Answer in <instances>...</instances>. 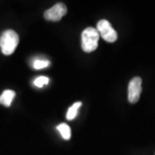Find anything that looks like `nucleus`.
Here are the masks:
<instances>
[{
	"mask_svg": "<svg viewBox=\"0 0 155 155\" xmlns=\"http://www.w3.org/2000/svg\"><path fill=\"white\" fill-rule=\"evenodd\" d=\"M19 43V36L12 29L4 31L0 36V48L5 55H11L17 48Z\"/></svg>",
	"mask_w": 155,
	"mask_h": 155,
	"instance_id": "nucleus-1",
	"label": "nucleus"
},
{
	"mask_svg": "<svg viewBox=\"0 0 155 155\" xmlns=\"http://www.w3.org/2000/svg\"><path fill=\"white\" fill-rule=\"evenodd\" d=\"M99 33L97 28L89 27L86 28L82 33V49L86 53L93 52L97 48Z\"/></svg>",
	"mask_w": 155,
	"mask_h": 155,
	"instance_id": "nucleus-2",
	"label": "nucleus"
},
{
	"mask_svg": "<svg viewBox=\"0 0 155 155\" xmlns=\"http://www.w3.org/2000/svg\"><path fill=\"white\" fill-rule=\"evenodd\" d=\"M99 35L102 38L108 42H115L117 40V33L116 31L112 28L110 22L105 19L100 20L97 22V28Z\"/></svg>",
	"mask_w": 155,
	"mask_h": 155,
	"instance_id": "nucleus-3",
	"label": "nucleus"
},
{
	"mask_svg": "<svg viewBox=\"0 0 155 155\" xmlns=\"http://www.w3.org/2000/svg\"><path fill=\"white\" fill-rule=\"evenodd\" d=\"M141 84L142 81L140 77H134L130 80L127 89V98L129 103L135 104L138 102L142 91Z\"/></svg>",
	"mask_w": 155,
	"mask_h": 155,
	"instance_id": "nucleus-4",
	"label": "nucleus"
},
{
	"mask_svg": "<svg viewBox=\"0 0 155 155\" xmlns=\"http://www.w3.org/2000/svg\"><path fill=\"white\" fill-rule=\"evenodd\" d=\"M67 12V6L62 3H58L52 8L44 12V17L48 21H53V22H57L60 21L62 17H64Z\"/></svg>",
	"mask_w": 155,
	"mask_h": 155,
	"instance_id": "nucleus-5",
	"label": "nucleus"
},
{
	"mask_svg": "<svg viewBox=\"0 0 155 155\" xmlns=\"http://www.w3.org/2000/svg\"><path fill=\"white\" fill-rule=\"evenodd\" d=\"M16 96V93L12 90H6L0 96V104L6 107H10L12 104V101Z\"/></svg>",
	"mask_w": 155,
	"mask_h": 155,
	"instance_id": "nucleus-6",
	"label": "nucleus"
},
{
	"mask_svg": "<svg viewBox=\"0 0 155 155\" xmlns=\"http://www.w3.org/2000/svg\"><path fill=\"white\" fill-rule=\"evenodd\" d=\"M82 105L81 102H77L75 104H73L67 110V119L68 121H72L78 115V110L80 108V106Z\"/></svg>",
	"mask_w": 155,
	"mask_h": 155,
	"instance_id": "nucleus-7",
	"label": "nucleus"
},
{
	"mask_svg": "<svg viewBox=\"0 0 155 155\" xmlns=\"http://www.w3.org/2000/svg\"><path fill=\"white\" fill-rule=\"evenodd\" d=\"M58 131H60L62 138L64 140H69L71 138V128L67 123H61L57 126Z\"/></svg>",
	"mask_w": 155,
	"mask_h": 155,
	"instance_id": "nucleus-8",
	"label": "nucleus"
},
{
	"mask_svg": "<svg viewBox=\"0 0 155 155\" xmlns=\"http://www.w3.org/2000/svg\"><path fill=\"white\" fill-rule=\"evenodd\" d=\"M50 65V61H42V60H35L34 61L33 67L36 70L43 69L45 67H48Z\"/></svg>",
	"mask_w": 155,
	"mask_h": 155,
	"instance_id": "nucleus-9",
	"label": "nucleus"
},
{
	"mask_svg": "<svg viewBox=\"0 0 155 155\" xmlns=\"http://www.w3.org/2000/svg\"><path fill=\"white\" fill-rule=\"evenodd\" d=\"M49 82V79H48V78L44 77V76H41V77L36 78L35 79V81H34V84L35 85V86H37V87H42L43 85L45 84H48Z\"/></svg>",
	"mask_w": 155,
	"mask_h": 155,
	"instance_id": "nucleus-10",
	"label": "nucleus"
}]
</instances>
